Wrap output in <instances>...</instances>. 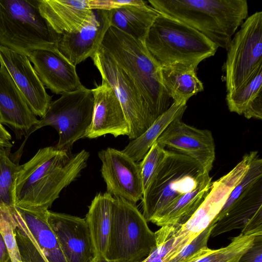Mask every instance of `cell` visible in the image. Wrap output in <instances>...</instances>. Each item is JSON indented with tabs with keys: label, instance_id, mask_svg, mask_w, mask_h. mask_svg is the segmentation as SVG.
Returning a JSON list of instances; mask_svg holds the SVG:
<instances>
[{
	"label": "cell",
	"instance_id": "obj_27",
	"mask_svg": "<svg viewBox=\"0 0 262 262\" xmlns=\"http://www.w3.org/2000/svg\"><path fill=\"white\" fill-rule=\"evenodd\" d=\"M163 84L173 102L186 104L192 96L204 90L195 69L161 68Z\"/></svg>",
	"mask_w": 262,
	"mask_h": 262
},
{
	"label": "cell",
	"instance_id": "obj_39",
	"mask_svg": "<svg viewBox=\"0 0 262 262\" xmlns=\"http://www.w3.org/2000/svg\"><path fill=\"white\" fill-rule=\"evenodd\" d=\"M93 262H113L107 260L104 257H96Z\"/></svg>",
	"mask_w": 262,
	"mask_h": 262
},
{
	"label": "cell",
	"instance_id": "obj_24",
	"mask_svg": "<svg viewBox=\"0 0 262 262\" xmlns=\"http://www.w3.org/2000/svg\"><path fill=\"white\" fill-rule=\"evenodd\" d=\"M114 198L107 192L92 200L85 218L93 241L96 257H104L112 223Z\"/></svg>",
	"mask_w": 262,
	"mask_h": 262
},
{
	"label": "cell",
	"instance_id": "obj_25",
	"mask_svg": "<svg viewBox=\"0 0 262 262\" xmlns=\"http://www.w3.org/2000/svg\"><path fill=\"white\" fill-rule=\"evenodd\" d=\"M211 184L212 178L209 175L195 190L175 200L164 210L154 224L163 227L177 226L185 223L204 200Z\"/></svg>",
	"mask_w": 262,
	"mask_h": 262
},
{
	"label": "cell",
	"instance_id": "obj_34",
	"mask_svg": "<svg viewBox=\"0 0 262 262\" xmlns=\"http://www.w3.org/2000/svg\"><path fill=\"white\" fill-rule=\"evenodd\" d=\"M215 223L212 222L204 231L184 247L169 262H187L198 255L207 247L211 231Z\"/></svg>",
	"mask_w": 262,
	"mask_h": 262
},
{
	"label": "cell",
	"instance_id": "obj_37",
	"mask_svg": "<svg viewBox=\"0 0 262 262\" xmlns=\"http://www.w3.org/2000/svg\"><path fill=\"white\" fill-rule=\"evenodd\" d=\"M12 137L0 122V147L5 149L12 147Z\"/></svg>",
	"mask_w": 262,
	"mask_h": 262
},
{
	"label": "cell",
	"instance_id": "obj_31",
	"mask_svg": "<svg viewBox=\"0 0 262 262\" xmlns=\"http://www.w3.org/2000/svg\"><path fill=\"white\" fill-rule=\"evenodd\" d=\"M178 225L164 226L155 232L157 246L142 262H169L181 250L176 238Z\"/></svg>",
	"mask_w": 262,
	"mask_h": 262
},
{
	"label": "cell",
	"instance_id": "obj_17",
	"mask_svg": "<svg viewBox=\"0 0 262 262\" xmlns=\"http://www.w3.org/2000/svg\"><path fill=\"white\" fill-rule=\"evenodd\" d=\"M0 64L7 70L33 113L42 117L52 96L46 92L27 56L0 45Z\"/></svg>",
	"mask_w": 262,
	"mask_h": 262
},
{
	"label": "cell",
	"instance_id": "obj_14",
	"mask_svg": "<svg viewBox=\"0 0 262 262\" xmlns=\"http://www.w3.org/2000/svg\"><path fill=\"white\" fill-rule=\"evenodd\" d=\"M183 115L174 119L166 128L157 142L188 156L198 161L204 169L210 172L215 160V144L212 133L186 124Z\"/></svg>",
	"mask_w": 262,
	"mask_h": 262
},
{
	"label": "cell",
	"instance_id": "obj_12",
	"mask_svg": "<svg viewBox=\"0 0 262 262\" xmlns=\"http://www.w3.org/2000/svg\"><path fill=\"white\" fill-rule=\"evenodd\" d=\"M257 154L254 151L245 155L228 173L212 182L208 193L198 208L185 223L179 225L177 236L189 243L209 227L222 209L231 191L246 174Z\"/></svg>",
	"mask_w": 262,
	"mask_h": 262
},
{
	"label": "cell",
	"instance_id": "obj_28",
	"mask_svg": "<svg viewBox=\"0 0 262 262\" xmlns=\"http://www.w3.org/2000/svg\"><path fill=\"white\" fill-rule=\"evenodd\" d=\"M255 237L240 233L232 237L231 243L226 247L215 250L207 247L187 262H238L241 257L252 246Z\"/></svg>",
	"mask_w": 262,
	"mask_h": 262
},
{
	"label": "cell",
	"instance_id": "obj_33",
	"mask_svg": "<svg viewBox=\"0 0 262 262\" xmlns=\"http://www.w3.org/2000/svg\"><path fill=\"white\" fill-rule=\"evenodd\" d=\"M0 232L9 253L8 262H21L14 234L11 209L0 208Z\"/></svg>",
	"mask_w": 262,
	"mask_h": 262
},
{
	"label": "cell",
	"instance_id": "obj_6",
	"mask_svg": "<svg viewBox=\"0 0 262 262\" xmlns=\"http://www.w3.org/2000/svg\"><path fill=\"white\" fill-rule=\"evenodd\" d=\"M209 175L194 159L176 151L165 156L142 199L143 215L152 223L175 200L195 190Z\"/></svg>",
	"mask_w": 262,
	"mask_h": 262
},
{
	"label": "cell",
	"instance_id": "obj_32",
	"mask_svg": "<svg viewBox=\"0 0 262 262\" xmlns=\"http://www.w3.org/2000/svg\"><path fill=\"white\" fill-rule=\"evenodd\" d=\"M166 150L156 141L139 163L144 192L148 188L159 169Z\"/></svg>",
	"mask_w": 262,
	"mask_h": 262
},
{
	"label": "cell",
	"instance_id": "obj_21",
	"mask_svg": "<svg viewBox=\"0 0 262 262\" xmlns=\"http://www.w3.org/2000/svg\"><path fill=\"white\" fill-rule=\"evenodd\" d=\"M0 65V122L12 129L17 138L27 137L38 119L7 70Z\"/></svg>",
	"mask_w": 262,
	"mask_h": 262
},
{
	"label": "cell",
	"instance_id": "obj_29",
	"mask_svg": "<svg viewBox=\"0 0 262 262\" xmlns=\"http://www.w3.org/2000/svg\"><path fill=\"white\" fill-rule=\"evenodd\" d=\"M20 167L10 159L6 149L0 147V208L15 207V186Z\"/></svg>",
	"mask_w": 262,
	"mask_h": 262
},
{
	"label": "cell",
	"instance_id": "obj_18",
	"mask_svg": "<svg viewBox=\"0 0 262 262\" xmlns=\"http://www.w3.org/2000/svg\"><path fill=\"white\" fill-rule=\"evenodd\" d=\"M110 27L109 10L93 9L91 16L79 30L61 35L58 50L76 66L98 50Z\"/></svg>",
	"mask_w": 262,
	"mask_h": 262
},
{
	"label": "cell",
	"instance_id": "obj_4",
	"mask_svg": "<svg viewBox=\"0 0 262 262\" xmlns=\"http://www.w3.org/2000/svg\"><path fill=\"white\" fill-rule=\"evenodd\" d=\"M101 46L134 81L156 119L168 109L171 98L163 82L161 68L143 42L111 26Z\"/></svg>",
	"mask_w": 262,
	"mask_h": 262
},
{
	"label": "cell",
	"instance_id": "obj_35",
	"mask_svg": "<svg viewBox=\"0 0 262 262\" xmlns=\"http://www.w3.org/2000/svg\"><path fill=\"white\" fill-rule=\"evenodd\" d=\"M142 0H90L92 9L111 10L127 5L141 4Z\"/></svg>",
	"mask_w": 262,
	"mask_h": 262
},
{
	"label": "cell",
	"instance_id": "obj_9",
	"mask_svg": "<svg viewBox=\"0 0 262 262\" xmlns=\"http://www.w3.org/2000/svg\"><path fill=\"white\" fill-rule=\"evenodd\" d=\"M225 63L227 93L248 83L262 70V12L248 16L232 38Z\"/></svg>",
	"mask_w": 262,
	"mask_h": 262
},
{
	"label": "cell",
	"instance_id": "obj_38",
	"mask_svg": "<svg viewBox=\"0 0 262 262\" xmlns=\"http://www.w3.org/2000/svg\"><path fill=\"white\" fill-rule=\"evenodd\" d=\"M9 259L10 255L7 245L0 232V262H8Z\"/></svg>",
	"mask_w": 262,
	"mask_h": 262
},
{
	"label": "cell",
	"instance_id": "obj_3",
	"mask_svg": "<svg viewBox=\"0 0 262 262\" xmlns=\"http://www.w3.org/2000/svg\"><path fill=\"white\" fill-rule=\"evenodd\" d=\"M144 45L161 68L195 69L213 56L218 47L191 27L159 13L150 26Z\"/></svg>",
	"mask_w": 262,
	"mask_h": 262
},
{
	"label": "cell",
	"instance_id": "obj_5",
	"mask_svg": "<svg viewBox=\"0 0 262 262\" xmlns=\"http://www.w3.org/2000/svg\"><path fill=\"white\" fill-rule=\"evenodd\" d=\"M61 37L41 15L37 0H0V45L27 56L57 50Z\"/></svg>",
	"mask_w": 262,
	"mask_h": 262
},
{
	"label": "cell",
	"instance_id": "obj_22",
	"mask_svg": "<svg viewBox=\"0 0 262 262\" xmlns=\"http://www.w3.org/2000/svg\"><path fill=\"white\" fill-rule=\"evenodd\" d=\"M37 4L42 16L60 35L79 30L93 13L90 0H37Z\"/></svg>",
	"mask_w": 262,
	"mask_h": 262
},
{
	"label": "cell",
	"instance_id": "obj_8",
	"mask_svg": "<svg viewBox=\"0 0 262 262\" xmlns=\"http://www.w3.org/2000/svg\"><path fill=\"white\" fill-rule=\"evenodd\" d=\"M94 97L92 90L84 86L64 93L52 101L45 115L32 128L27 137L47 126L54 128L59 135L55 147L71 152L74 143L85 138L93 117Z\"/></svg>",
	"mask_w": 262,
	"mask_h": 262
},
{
	"label": "cell",
	"instance_id": "obj_10",
	"mask_svg": "<svg viewBox=\"0 0 262 262\" xmlns=\"http://www.w3.org/2000/svg\"><path fill=\"white\" fill-rule=\"evenodd\" d=\"M103 81L113 90L129 126L130 140L142 135L157 120L129 75L102 47L91 57Z\"/></svg>",
	"mask_w": 262,
	"mask_h": 262
},
{
	"label": "cell",
	"instance_id": "obj_36",
	"mask_svg": "<svg viewBox=\"0 0 262 262\" xmlns=\"http://www.w3.org/2000/svg\"><path fill=\"white\" fill-rule=\"evenodd\" d=\"M238 262H262V235L255 237L252 246L241 257Z\"/></svg>",
	"mask_w": 262,
	"mask_h": 262
},
{
	"label": "cell",
	"instance_id": "obj_2",
	"mask_svg": "<svg viewBox=\"0 0 262 262\" xmlns=\"http://www.w3.org/2000/svg\"><path fill=\"white\" fill-rule=\"evenodd\" d=\"M160 14L197 30L218 48L227 49L248 17L246 0H149Z\"/></svg>",
	"mask_w": 262,
	"mask_h": 262
},
{
	"label": "cell",
	"instance_id": "obj_15",
	"mask_svg": "<svg viewBox=\"0 0 262 262\" xmlns=\"http://www.w3.org/2000/svg\"><path fill=\"white\" fill-rule=\"evenodd\" d=\"M234 229H242L245 235H262V178L238 195L215 223L210 236Z\"/></svg>",
	"mask_w": 262,
	"mask_h": 262
},
{
	"label": "cell",
	"instance_id": "obj_20",
	"mask_svg": "<svg viewBox=\"0 0 262 262\" xmlns=\"http://www.w3.org/2000/svg\"><path fill=\"white\" fill-rule=\"evenodd\" d=\"M45 87L55 94L73 92L83 88L72 64L57 50L40 49L28 55Z\"/></svg>",
	"mask_w": 262,
	"mask_h": 262
},
{
	"label": "cell",
	"instance_id": "obj_26",
	"mask_svg": "<svg viewBox=\"0 0 262 262\" xmlns=\"http://www.w3.org/2000/svg\"><path fill=\"white\" fill-rule=\"evenodd\" d=\"M186 108V104L173 102L147 129L138 138L132 140L121 151L135 162H140L168 125L179 116L183 115Z\"/></svg>",
	"mask_w": 262,
	"mask_h": 262
},
{
	"label": "cell",
	"instance_id": "obj_23",
	"mask_svg": "<svg viewBox=\"0 0 262 262\" xmlns=\"http://www.w3.org/2000/svg\"><path fill=\"white\" fill-rule=\"evenodd\" d=\"M159 13L146 2L109 10L111 26L144 43L150 26Z\"/></svg>",
	"mask_w": 262,
	"mask_h": 262
},
{
	"label": "cell",
	"instance_id": "obj_16",
	"mask_svg": "<svg viewBox=\"0 0 262 262\" xmlns=\"http://www.w3.org/2000/svg\"><path fill=\"white\" fill-rule=\"evenodd\" d=\"M47 221L67 262H93L96 257L85 219L47 211Z\"/></svg>",
	"mask_w": 262,
	"mask_h": 262
},
{
	"label": "cell",
	"instance_id": "obj_11",
	"mask_svg": "<svg viewBox=\"0 0 262 262\" xmlns=\"http://www.w3.org/2000/svg\"><path fill=\"white\" fill-rule=\"evenodd\" d=\"M48 210L17 206L11 209L14 234L21 262H67L48 222Z\"/></svg>",
	"mask_w": 262,
	"mask_h": 262
},
{
	"label": "cell",
	"instance_id": "obj_30",
	"mask_svg": "<svg viewBox=\"0 0 262 262\" xmlns=\"http://www.w3.org/2000/svg\"><path fill=\"white\" fill-rule=\"evenodd\" d=\"M260 95H262V70L245 85L227 93L226 100L230 112L243 115L249 106Z\"/></svg>",
	"mask_w": 262,
	"mask_h": 262
},
{
	"label": "cell",
	"instance_id": "obj_13",
	"mask_svg": "<svg viewBox=\"0 0 262 262\" xmlns=\"http://www.w3.org/2000/svg\"><path fill=\"white\" fill-rule=\"evenodd\" d=\"M106 192L132 203L141 200L143 186L139 165L121 150L108 147L99 152Z\"/></svg>",
	"mask_w": 262,
	"mask_h": 262
},
{
	"label": "cell",
	"instance_id": "obj_7",
	"mask_svg": "<svg viewBox=\"0 0 262 262\" xmlns=\"http://www.w3.org/2000/svg\"><path fill=\"white\" fill-rule=\"evenodd\" d=\"M156 246L155 232L136 204L114 198L105 258L113 262H142Z\"/></svg>",
	"mask_w": 262,
	"mask_h": 262
},
{
	"label": "cell",
	"instance_id": "obj_1",
	"mask_svg": "<svg viewBox=\"0 0 262 262\" xmlns=\"http://www.w3.org/2000/svg\"><path fill=\"white\" fill-rule=\"evenodd\" d=\"M89 156L85 149L72 154L55 146L40 148L21 165L15 186V206L48 210L62 189L79 176Z\"/></svg>",
	"mask_w": 262,
	"mask_h": 262
},
{
	"label": "cell",
	"instance_id": "obj_19",
	"mask_svg": "<svg viewBox=\"0 0 262 262\" xmlns=\"http://www.w3.org/2000/svg\"><path fill=\"white\" fill-rule=\"evenodd\" d=\"M94 97L92 120L85 138L107 134L115 137L128 136L129 126L125 113L112 88L104 81L92 90Z\"/></svg>",
	"mask_w": 262,
	"mask_h": 262
}]
</instances>
